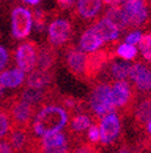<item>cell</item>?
<instances>
[{"instance_id": "cell-1", "label": "cell", "mask_w": 151, "mask_h": 153, "mask_svg": "<svg viewBox=\"0 0 151 153\" xmlns=\"http://www.w3.org/2000/svg\"><path fill=\"white\" fill-rule=\"evenodd\" d=\"M68 122L69 112L63 106L46 102L36 111L30 124V129L34 131L35 136L40 137L50 132L63 130Z\"/></svg>"}, {"instance_id": "cell-2", "label": "cell", "mask_w": 151, "mask_h": 153, "mask_svg": "<svg viewBox=\"0 0 151 153\" xmlns=\"http://www.w3.org/2000/svg\"><path fill=\"white\" fill-rule=\"evenodd\" d=\"M88 107L97 120L110 112H116V107L111 97V85L106 83L93 85L89 94Z\"/></svg>"}, {"instance_id": "cell-3", "label": "cell", "mask_w": 151, "mask_h": 153, "mask_svg": "<svg viewBox=\"0 0 151 153\" xmlns=\"http://www.w3.org/2000/svg\"><path fill=\"white\" fill-rule=\"evenodd\" d=\"M4 107L7 109L9 114H10L12 126L30 129V124H32L33 118L37 111L36 107H34L30 103L20 99L18 94L12 96L11 99H9L5 102Z\"/></svg>"}, {"instance_id": "cell-4", "label": "cell", "mask_w": 151, "mask_h": 153, "mask_svg": "<svg viewBox=\"0 0 151 153\" xmlns=\"http://www.w3.org/2000/svg\"><path fill=\"white\" fill-rule=\"evenodd\" d=\"M126 15L128 28L144 26L150 18V7L147 0H125L121 4Z\"/></svg>"}, {"instance_id": "cell-5", "label": "cell", "mask_w": 151, "mask_h": 153, "mask_svg": "<svg viewBox=\"0 0 151 153\" xmlns=\"http://www.w3.org/2000/svg\"><path fill=\"white\" fill-rule=\"evenodd\" d=\"M111 97L116 109L129 112L133 108L136 100V91L126 79L115 80L111 84Z\"/></svg>"}, {"instance_id": "cell-6", "label": "cell", "mask_w": 151, "mask_h": 153, "mask_svg": "<svg viewBox=\"0 0 151 153\" xmlns=\"http://www.w3.org/2000/svg\"><path fill=\"white\" fill-rule=\"evenodd\" d=\"M33 28L32 11L23 6H17L11 12V33L15 39L23 40L28 38Z\"/></svg>"}, {"instance_id": "cell-7", "label": "cell", "mask_w": 151, "mask_h": 153, "mask_svg": "<svg viewBox=\"0 0 151 153\" xmlns=\"http://www.w3.org/2000/svg\"><path fill=\"white\" fill-rule=\"evenodd\" d=\"M98 126L100 130V143L104 146L111 145L121 131V120L116 112H110L98 119Z\"/></svg>"}, {"instance_id": "cell-8", "label": "cell", "mask_w": 151, "mask_h": 153, "mask_svg": "<svg viewBox=\"0 0 151 153\" xmlns=\"http://www.w3.org/2000/svg\"><path fill=\"white\" fill-rule=\"evenodd\" d=\"M73 36L71 23L64 18H57L47 28V40L51 46L58 48L67 44Z\"/></svg>"}, {"instance_id": "cell-9", "label": "cell", "mask_w": 151, "mask_h": 153, "mask_svg": "<svg viewBox=\"0 0 151 153\" xmlns=\"http://www.w3.org/2000/svg\"><path fill=\"white\" fill-rule=\"evenodd\" d=\"M39 48L34 42H24L17 48L15 59L17 67L23 72H32L36 67Z\"/></svg>"}, {"instance_id": "cell-10", "label": "cell", "mask_w": 151, "mask_h": 153, "mask_svg": "<svg viewBox=\"0 0 151 153\" xmlns=\"http://www.w3.org/2000/svg\"><path fill=\"white\" fill-rule=\"evenodd\" d=\"M68 140L62 130L46 134L39 139V153H68Z\"/></svg>"}, {"instance_id": "cell-11", "label": "cell", "mask_w": 151, "mask_h": 153, "mask_svg": "<svg viewBox=\"0 0 151 153\" xmlns=\"http://www.w3.org/2000/svg\"><path fill=\"white\" fill-rule=\"evenodd\" d=\"M128 78L134 84V88L140 92H151V66L144 62H136L130 65Z\"/></svg>"}, {"instance_id": "cell-12", "label": "cell", "mask_w": 151, "mask_h": 153, "mask_svg": "<svg viewBox=\"0 0 151 153\" xmlns=\"http://www.w3.org/2000/svg\"><path fill=\"white\" fill-rule=\"evenodd\" d=\"M65 62L69 72L80 80H87L86 78V62L87 55L80 49H70L67 52Z\"/></svg>"}, {"instance_id": "cell-13", "label": "cell", "mask_w": 151, "mask_h": 153, "mask_svg": "<svg viewBox=\"0 0 151 153\" xmlns=\"http://www.w3.org/2000/svg\"><path fill=\"white\" fill-rule=\"evenodd\" d=\"M32 136L33 135L30 134V129L11 125V129L6 136V141L13 149V153H26Z\"/></svg>"}, {"instance_id": "cell-14", "label": "cell", "mask_w": 151, "mask_h": 153, "mask_svg": "<svg viewBox=\"0 0 151 153\" xmlns=\"http://www.w3.org/2000/svg\"><path fill=\"white\" fill-rule=\"evenodd\" d=\"M110 59V55L106 51L97 50L89 52L87 55V62H86V78L93 79L100 73V69L108 63Z\"/></svg>"}, {"instance_id": "cell-15", "label": "cell", "mask_w": 151, "mask_h": 153, "mask_svg": "<svg viewBox=\"0 0 151 153\" xmlns=\"http://www.w3.org/2000/svg\"><path fill=\"white\" fill-rule=\"evenodd\" d=\"M104 39L99 35V33L94 29L92 26L86 29L79 40V49L84 52H93L99 50L104 45Z\"/></svg>"}, {"instance_id": "cell-16", "label": "cell", "mask_w": 151, "mask_h": 153, "mask_svg": "<svg viewBox=\"0 0 151 153\" xmlns=\"http://www.w3.org/2000/svg\"><path fill=\"white\" fill-rule=\"evenodd\" d=\"M53 80V74L51 71H41V69H33L28 78L26 79V86L34 89H45L50 88Z\"/></svg>"}, {"instance_id": "cell-17", "label": "cell", "mask_w": 151, "mask_h": 153, "mask_svg": "<svg viewBox=\"0 0 151 153\" xmlns=\"http://www.w3.org/2000/svg\"><path fill=\"white\" fill-rule=\"evenodd\" d=\"M92 124V118L88 114L84 112H75L71 114V119L68 125V130L71 132L70 137L74 136H80L82 132L88 129V126Z\"/></svg>"}, {"instance_id": "cell-18", "label": "cell", "mask_w": 151, "mask_h": 153, "mask_svg": "<svg viewBox=\"0 0 151 153\" xmlns=\"http://www.w3.org/2000/svg\"><path fill=\"white\" fill-rule=\"evenodd\" d=\"M103 0H78L76 11L84 20H93L103 7Z\"/></svg>"}, {"instance_id": "cell-19", "label": "cell", "mask_w": 151, "mask_h": 153, "mask_svg": "<svg viewBox=\"0 0 151 153\" xmlns=\"http://www.w3.org/2000/svg\"><path fill=\"white\" fill-rule=\"evenodd\" d=\"M94 29H96L99 35L104 39V42H114L116 39H119L121 30L112 23L110 22L106 17H102L99 20L92 26Z\"/></svg>"}, {"instance_id": "cell-20", "label": "cell", "mask_w": 151, "mask_h": 153, "mask_svg": "<svg viewBox=\"0 0 151 153\" xmlns=\"http://www.w3.org/2000/svg\"><path fill=\"white\" fill-rule=\"evenodd\" d=\"M0 82H1L4 88L7 89L18 88L26 82V72H23L18 67L7 71H1L0 72Z\"/></svg>"}, {"instance_id": "cell-21", "label": "cell", "mask_w": 151, "mask_h": 153, "mask_svg": "<svg viewBox=\"0 0 151 153\" xmlns=\"http://www.w3.org/2000/svg\"><path fill=\"white\" fill-rule=\"evenodd\" d=\"M57 55L52 50V48H43L39 49L37 53V61H36V69L41 71H51V68L54 66Z\"/></svg>"}, {"instance_id": "cell-22", "label": "cell", "mask_w": 151, "mask_h": 153, "mask_svg": "<svg viewBox=\"0 0 151 153\" xmlns=\"http://www.w3.org/2000/svg\"><path fill=\"white\" fill-rule=\"evenodd\" d=\"M104 17H106L110 22L114 23L120 30L128 28V22H127L126 15H125V12H123L122 6H120V5L109 6V9L106 10Z\"/></svg>"}, {"instance_id": "cell-23", "label": "cell", "mask_w": 151, "mask_h": 153, "mask_svg": "<svg viewBox=\"0 0 151 153\" xmlns=\"http://www.w3.org/2000/svg\"><path fill=\"white\" fill-rule=\"evenodd\" d=\"M129 69L130 63L127 61H114L109 65V74L111 79L114 80H121V79H128L129 76Z\"/></svg>"}, {"instance_id": "cell-24", "label": "cell", "mask_w": 151, "mask_h": 153, "mask_svg": "<svg viewBox=\"0 0 151 153\" xmlns=\"http://www.w3.org/2000/svg\"><path fill=\"white\" fill-rule=\"evenodd\" d=\"M134 117L136 123L139 126H145L147 124V122L151 119V99L147 97L137 106Z\"/></svg>"}, {"instance_id": "cell-25", "label": "cell", "mask_w": 151, "mask_h": 153, "mask_svg": "<svg viewBox=\"0 0 151 153\" xmlns=\"http://www.w3.org/2000/svg\"><path fill=\"white\" fill-rule=\"evenodd\" d=\"M115 55L120 59L125 60V61H130V60H134L137 55H138V49L136 45H132L128 43H123L120 44L115 51Z\"/></svg>"}, {"instance_id": "cell-26", "label": "cell", "mask_w": 151, "mask_h": 153, "mask_svg": "<svg viewBox=\"0 0 151 153\" xmlns=\"http://www.w3.org/2000/svg\"><path fill=\"white\" fill-rule=\"evenodd\" d=\"M138 45L141 57L145 61L151 62V32L141 35V39Z\"/></svg>"}, {"instance_id": "cell-27", "label": "cell", "mask_w": 151, "mask_h": 153, "mask_svg": "<svg viewBox=\"0 0 151 153\" xmlns=\"http://www.w3.org/2000/svg\"><path fill=\"white\" fill-rule=\"evenodd\" d=\"M11 129V118L5 107L0 108V140L6 139L7 134Z\"/></svg>"}, {"instance_id": "cell-28", "label": "cell", "mask_w": 151, "mask_h": 153, "mask_svg": "<svg viewBox=\"0 0 151 153\" xmlns=\"http://www.w3.org/2000/svg\"><path fill=\"white\" fill-rule=\"evenodd\" d=\"M87 140L89 143L96 145L100 141V130L98 124H91L87 129Z\"/></svg>"}, {"instance_id": "cell-29", "label": "cell", "mask_w": 151, "mask_h": 153, "mask_svg": "<svg viewBox=\"0 0 151 153\" xmlns=\"http://www.w3.org/2000/svg\"><path fill=\"white\" fill-rule=\"evenodd\" d=\"M33 27L36 28V30L43 32L45 27V15L41 10H35L33 13Z\"/></svg>"}, {"instance_id": "cell-30", "label": "cell", "mask_w": 151, "mask_h": 153, "mask_svg": "<svg viewBox=\"0 0 151 153\" xmlns=\"http://www.w3.org/2000/svg\"><path fill=\"white\" fill-rule=\"evenodd\" d=\"M71 153H99V152L96 147H94L93 143H82L79 147L74 148Z\"/></svg>"}, {"instance_id": "cell-31", "label": "cell", "mask_w": 151, "mask_h": 153, "mask_svg": "<svg viewBox=\"0 0 151 153\" xmlns=\"http://www.w3.org/2000/svg\"><path fill=\"white\" fill-rule=\"evenodd\" d=\"M141 35H143V33L140 30H133V32L127 34L125 43H128V44H132V45H138L140 39H141Z\"/></svg>"}, {"instance_id": "cell-32", "label": "cell", "mask_w": 151, "mask_h": 153, "mask_svg": "<svg viewBox=\"0 0 151 153\" xmlns=\"http://www.w3.org/2000/svg\"><path fill=\"white\" fill-rule=\"evenodd\" d=\"M9 63V51L0 45V72L4 71Z\"/></svg>"}, {"instance_id": "cell-33", "label": "cell", "mask_w": 151, "mask_h": 153, "mask_svg": "<svg viewBox=\"0 0 151 153\" xmlns=\"http://www.w3.org/2000/svg\"><path fill=\"white\" fill-rule=\"evenodd\" d=\"M0 153H13V149L7 141H0Z\"/></svg>"}, {"instance_id": "cell-34", "label": "cell", "mask_w": 151, "mask_h": 153, "mask_svg": "<svg viewBox=\"0 0 151 153\" xmlns=\"http://www.w3.org/2000/svg\"><path fill=\"white\" fill-rule=\"evenodd\" d=\"M75 0H57V4L62 7V9H68L74 4Z\"/></svg>"}, {"instance_id": "cell-35", "label": "cell", "mask_w": 151, "mask_h": 153, "mask_svg": "<svg viewBox=\"0 0 151 153\" xmlns=\"http://www.w3.org/2000/svg\"><path fill=\"white\" fill-rule=\"evenodd\" d=\"M103 1L108 6H115V5H121L125 0H103Z\"/></svg>"}, {"instance_id": "cell-36", "label": "cell", "mask_w": 151, "mask_h": 153, "mask_svg": "<svg viewBox=\"0 0 151 153\" xmlns=\"http://www.w3.org/2000/svg\"><path fill=\"white\" fill-rule=\"evenodd\" d=\"M21 1H23V3H26V4H28V5L34 6V5H37V4H39L41 0H21Z\"/></svg>"}, {"instance_id": "cell-37", "label": "cell", "mask_w": 151, "mask_h": 153, "mask_svg": "<svg viewBox=\"0 0 151 153\" xmlns=\"http://www.w3.org/2000/svg\"><path fill=\"white\" fill-rule=\"evenodd\" d=\"M145 131H146V134L147 135H151V119L147 122V124L145 125Z\"/></svg>"}, {"instance_id": "cell-38", "label": "cell", "mask_w": 151, "mask_h": 153, "mask_svg": "<svg viewBox=\"0 0 151 153\" xmlns=\"http://www.w3.org/2000/svg\"><path fill=\"white\" fill-rule=\"evenodd\" d=\"M4 86H3V84H1V82H0V97H1L3 96V95H4Z\"/></svg>"}, {"instance_id": "cell-39", "label": "cell", "mask_w": 151, "mask_h": 153, "mask_svg": "<svg viewBox=\"0 0 151 153\" xmlns=\"http://www.w3.org/2000/svg\"><path fill=\"white\" fill-rule=\"evenodd\" d=\"M119 153H130V152H129V149H126V148H123V149H121Z\"/></svg>"}, {"instance_id": "cell-40", "label": "cell", "mask_w": 151, "mask_h": 153, "mask_svg": "<svg viewBox=\"0 0 151 153\" xmlns=\"http://www.w3.org/2000/svg\"><path fill=\"white\" fill-rule=\"evenodd\" d=\"M150 143H151V139H150Z\"/></svg>"}]
</instances>
